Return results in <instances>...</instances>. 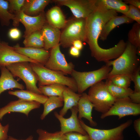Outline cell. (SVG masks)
Listing matches in <instances>:
<instances>
[{
	"label": "cell",
	"mask_w": 140,
	"mask_h": 140,
	"mask_svg": "<svg viewBox=\"0 0 140 140\" xmlns=\"http://www.w3.org/2000/svg\"><path fill=\"white\" fill-rule=\"evenodd\" d=\"M131 101L135 103L140 104V92H134L129 96Z\"/></svg>",
	"instance_id": "ab89813d"
},
{
	"label": "cell",
	"mask_w": 140,
	"mask_h": 140,
	"mask_svg": "<svg viewBox=\"0 0 140 140\" xmlns=\"http://www.w3.org/2000/svg\"><path fill=\"white\" fill-rule=\"evenodd\" d=\"M41 30L33 32L24 38L23 43L25 47L44 48V43Z\"/></svg>",
	"instance_id": "f1b7e54d"
},
{
	"label": "cell",
	"mask_w": 140,
	"mask_h": 140,
	"mask_svg": "<svg viewBox=\"0 0 140 140\" xmlns=\"http://www.w3.org/2000/svg\"><path fill=\"white\" fill-rule=\"evenodd\" d=\"M128 41L137 48L140 47V24H134L128 35Z\"/></svg>",
	"instance_id": "4dcf8cb0"
},
{
	"label": "cell",
	"mask_w": 140,
	"mask_h": 140,
	"mask_svg": "<svg viewBox=\"0 0 140 140\" xmlns=\"http://www.w3.org/2000/svg\"><path fill=\"white\" fill-rule=\"evenodd\" d=\"M67 140H90L87 134L83 135L76 132H70L64 134Z\"/></svg>",
	"instance_id": "d590c367"
},
{
	"label": "cell",
	"mask_w": 140,
	"mask_h": 140,
	"mask_svg": "<svg viewBox=\"0 0 140 140\" xmlns=\"http://www.w3.org/2000/svg\"><path fill=\"white\" fill-rule=\"evenodd\" d=\"M8 93L15 96L19 99L30 101H36L43 104L48 97L42 94H37L27 90H20L10 91Z\"/></svg>",
	"instance_id": "cb8c5ba5"
},
{
	"label": "cell",
	"mask_w": 140,
	"mask_h": 140,
	"mask_svg": "<svg viewBox=\"0 0 140 140\" xmlns=\"http://www.w3.org/2000/svg\"><path fill=\"white\" fill-rule=\"evenodd\" d=\"M134 21L124 15L113 17L105 24L102 27L99 37L100 39L103 41L106 40L110 32L118 25L124 23H131Z\"/></svg>",
	"instance_id": "44dd1931"
},
{
	"label": "cell",
	"mask_w": 140,
	"mask_h": 140,
	"mask_svg": "<svg viewBox=\"0 0 140 140\" xmlns=\"http://www.w3.org/2000/svg\"><path fill=\"white\" fill-rule=\"evenodd\" d=\"M86 18L74 17L67 21L61 33L59 44L64 48L72 46L74 41L79 40L85 41L86 40Z\"/></svg>",
	"instance_id": "5b68a950"
},
{
	"label": "cell",
	"mask_w": 140,
	"mask_h": 140,
	"mask_svg": "<svg viewBox=\"0 0 140 140\" xmlns=\"http://www.w3.org/2000/svg\"><path fill=\"white\" fill-rule=\"evenodd\" d=\"M126 43L124 51L119 57L105 62L106 65L112 66L108 79L119 75L131 76L140 67L137 48L128 41Z\"/></svg>",
	"instance_id": "7a4b0ae2"
},
{
	"label": "cell",
	"mask_w": 140,
	"mask_h": 140,
	"mask_svg": "<svg viewBox=\"0 0 140 140\" xmlns=\"http://www.w3.org/2000/svg\"><path fill=\"white\" fill-rule=\"evenodd\" d=\"M72 46L80 51L83 47L82 41L79 40H75L73 43Z\"/></svg>",
	"instance_id": "ee69618b"
},
{
	"label": "cell",
	"mask_w": 140,
	"mask_h": 140,
	"mask_svg": "<svg viewBox=\"0 0 140 140\" xmlns=\"http://www.w3.org/2000/svg\"><path fill=\"white\" fill-rule=\"evenodd\" d=\"M78 107L79 112L78 118L79 120L84 118L89 121L91 126L96 125L97 123L93 120L92 117V112L94 106L86 93L82 94L78 102Z\"/></svg>",
	"instance_id": "ac0fdd59"
},
{
	"label": "cell",
	"mask_w": 140,
	"mask_h": 140,
	"mask_svg": "<svg viewBox=\"0 0 140 140\" xmlns=\"http://www.w3.org/2000/svg\"><path fill=\"white\" fill-rule=\"evenodd\" d=\"M97 2L108 10H113L124 14L129 6L121 0H97Z\"/></svg>",
	"instance_id": "4316f807"
},
{
	"label": "cell",
	"mask_w": 140,
	"mask_h": 140,
	"mask_svg": "<svg viewBox=\"0 0 140 140\" xmlns=\"http://www.w3.org/2000/svg\"><path fill=\"white\" fill-rule=\"evenodd\" d=\"M87 95L95 109L102 114L107 112L116 100L108 92L105 82L102 81L90 87Z\"/></svg>",
	"instance_id": "8992f818"
},
{
	"label": "cell",
	"mask_w": 140,
	"mask_h": 140,
	"mask_svg": "<svg viewBox=\"0 0 140 140\" xmlns=\"http://www.w3.org/2000/svg\"><path fill=\"white\" fill-rule=\"evenodd\" d=\"M125 4H129L140 9V0H124L123 1Z\"/></svg>",
	"instance_id": "60d3db41"
},
{
	"label": "cell",
	"mask_w": 140,
	"mask_h": 140,
	"mask_svg": "<svg viewBox=\"0 0 140 140\" xmlns=\"http://www.w3.org/2000/svg\"><path fill=\"white\" fill-rule=\"evenodd\" d=\"M38 78L39 86L59 84L64 85L75 92L78 91L76 82L72 77L59 72L50 69L39 63L30 62Z\"/></svg>",
	"instance_id": "3957f363"
},
{
	"label": "cell",
	"mask_w": 140,
	"mask_h": 140,
	"mask_svg": "<svg viewBox=\"0 0 140 140\" xmlns=\"http://www.w3.org/2000/svg\"><path fill=\"white\" fill-rule=\"evenodd\" d=\"M46 17L48 23L59 29L63 28L67 22L60 8L57 6L49 10L46 14Z\"/></svg>",
	"instance_id": "7402d4cb"
},
{
	"label": "cell",
	"mask_w": 140,
	"mask_h": 140,
	"mask_svg": "<svg viewBox=\"0 0 140 140\" xmlns=\"http://www.w3.org/2000/svg\"><path fill=\"white\" fill-rule=\"evenodd\" d=\"M105 82L106 88L111 95L116 100L129 97L134 91L130 88H124L118 86L107 79Z\"/></svg>",
	"instance_id": "d4e9b609"
},
{
	"label": "cell",
	"mask_w": 140,
	"mask_h": 140,
	"mask_svg": "<svg viewBox=\"0 0 140 140\" xmlns=\"http://www.w3.org/2000/svg\"><path fill=\"white\" fill-rule=\"evenodd\" d=\"M14 77H18L25 84L27 90L34 93L42 94L37 86V76L30 63L23 62L13 63L6 67Z\"/></svg>",
	"instance_id": "52a82bcc"
},
{
	"label": "cell",
	"mask_w": 140,
	"mask_h": 140,
	"mask_svg": "<svg viewBox=\"0 0 140 140\" xmlns=\"http://www.w3.org/2000/svg\"><path fill=\"white\" fill-rule=\"evenodd\" d=\"M69 53L71 55L75 57H78L80 54V51L73 46L70 47Z\"/></svg>",
	"instance_id": "b9f144b4"
},
{
	"label": "cell",
	"mask_w": 140,
	"mask_h": 140,
	"mask_svg": "<svg viewBox=\"0 0 140 140\" xmlns=\"http://www.w3.org/2000/svg\"><path fill=\"white\" fill-rule=\"evenodd\" d=\"M13 47L16 52L44 66L47 62L50 57V51L44 48L23 47L20 46L18 44Z\"/></svg>",
	"instance_id": "2e32d148"
},
{
	"label": "cell",
	"mask_w": 140,
	"mask_h": 140,
	"mask_svg": "<svg viewBox=\"0 0 140 140\" xmlns=\"http://www.w3.org/2000/svg\"><path fill=\"white\" fill-rule=\"evenodd\" d=\"M1 74L0 77V95L5 91L13 88L23 90L24 86L14 78L10 72L5 67H0Z\"/></svg>",
	"instance_id": "d6986e66"
},
{
	"label": "cell",
	"mask_w": 140,
	"mask_h": 140,
	"mask_svg": "<svg viewBox=\"0 0 140 140\" xmlns=\"http://www.w3.org/2000/svg\"><path fill=\"white\" fill-rule=\"evenodd\" d=\"M9 4L7 0H0V21L3 26H8L10 20L15 19V15L9 11Z\"/></svg>",
	"instance_id": "f546056e"
},
{
	"label": "cell",
	"mask_w": 140,
	"mask_h": 140,
	"mask_svg": "<svg viewBox=\"0 0 140 140\" xmlns=\"http://www.w3.org/2000/svg\"><path fill=\"white\" fill-rule=\"evenodd\" d=\"M95 10L86 18V40L91 56L99 62H106L119 57L125 49L123 44L119 41L114 46L108 49L101 47L98 40L102 27L111 18L117 15V12L108 10L96 1Z\"/></svg>",
	"instance_id": "6da1fadb"
},
{
	"label": "cell",
	"mask_w": 140,
	"mask_h": 140,
	"mask_svg": "<svg viewBox=\"0 0 140 140\" xmlns=\"http://www.w3.org/2000/svg\"><path fill=\"white\" fill-rule=\"evenodd\" d=\"M51 2L50 0H25L21 11L27 15L36 16L44 12L45 7Z\"/></svg>",
	"instance_id": "ffe728a7"
},
{
	"label": "cell",
	"mask_w": 140,
	"mask_h": 140,
	"mask_svg": "<svg viewBox=\"0 0 140 140\" xmlns=\"http://www.w3.org/2000/svg\"><path fill=\"white\" fill-rule=\"evenodd\" d=\"M41 104L36 101H30L19 99L10 102L6 105L0 108V120L7 113L17 112L23 113L28 116L32 110L39 108Z\"/></svg>",
	"instance_id": "9a60e30c"
},
{
	"label": "cell",
	"mask_w": 140,
	"mask_h": 140,
	"mask_svg": "<svg viewBox=\"0 0 140 140\" xmlns=\"http://www.w3.org/2000/svg\"><path fill=\"white\" fill-rule=\"evenodd\" d=\"M64 104L63 97L58 96H51L43 104L44 109L40 118L44 120L50 112L54 109L62 107Z\"/></svg>",
	"instance_id": "484cf974"
},
{
	"label": "cell",
	"mask_w": 140,
	"mask_h": 140,
	"mask_svg": "<svg viewBox=\"0 0 140 140\" xmlns=\"http://www.w3.org/2000/svg\"><path fill=\"white\" fill-rule=\"evenodd\" d=\"M140 70L139 67L131 76L132 81L134 83L135 92H140Z\"/></svg>",
	"instance_id": "8d00e7d4"
},
{
	"label": "cell",
	"mask_w": 140,
	"mask_h": 140,
	"mask_svg": "<svg viewBox=\"0 0 140 140\" xmlns=\"http://www.w3.org/2000/svg\"><path fill=\"white\" fill-rule=\"evenodd\" d=\"M140 114V104L133 103L129 97L116 99L114 103L106 113L102 114L101 119L116 115L120 119L129 115L136 116Z\"/></svg>",
	"instance_id": "9c48e42d"
},
{
	"label": "cell",
	"mask_w": 140,
	"mask_h": 140,
	"mask_svg": "<svg viewBox=\"0 0 140 140\" xmlns=\"http://www.w3.org/2000/svg\"><path fill=\"white\" fill-rule=\"evenodd\" d=\"M36 132L38 135V140H67L64 134L60 131L51 133L39 129Z\"/></svg>",
	"instance_id": "1f68e13d"
},
{
	"label": "cell",
	"mask_w": 140,
	"mask_h": 140,
	"mask_svg": "<svg viewBox=\"0 0 140 140\" xmlns=\"http://www.w3.org/2000/svg\"><path fill=\"white\" fill-rule=\"evenodd\" d=\"M134 129L138 135L140 136V118L135 120L134 122Z\"/></svg>",
	"instance_id": "7bdbcfd3"
},
{
	"label": "cell",
	"mask_w": 140,
	"mask_h": 140,
	"mask_svg": "<svg viewBox=\"0 0 140 140\" xmlns=\"http://www.w3.org/2000/svg\"><path fill=\"white\" fill-rule=\"evenodd\" d=\"M128 6V11L123 15L140 24V9L130 5Z\"/></svg>",
	"instance_id": "e575fe53"
},
{
	"label": "cell",
	"mask_w": 140,
	"mask_h": 140,
	"mask_svg": "<svg viewBox=\"0 0 140 140\" xmlns=\"http://www.w3.org/2000/svg\"><path fill=\"white\" fill-rule=\"evenodd\" d=\"M111 69V66L106 64L98 69L91 71L81 72L74 69L71 75L76 82L77 92L82 94L89 87L107 79Z\"/></svg>",
	"instance_id": "277c9868"
},
{
	"label": "cell",
	"mask_w": 140,
	"mask_h": 140,
	"mask_svg": "<svg viewBox=\"0 0 140 140\" xmlns=\"http://www.w3.org/2000/svg\"><path fill=\"white\" fill-rule=\"evenodd\" d=\"M97 0H53L52 2L66 6L71 10L74 17L86 18L96 9Z\"/></svg>",
	"instance_id": "30bf717a"
},
{
	"label": "cell",
	"mask_w": 140,
	"mask_h": 140,
	"mask_svg": "<svg viewBox=\"0 0 140 140\" xmlns=\"http://www.w3.org/2000/svg\"><path fill=\"white\" fill-rule=\"evenodd\" d=\"M41 30L44 43V49L48 50L59 43L61 33L59 29L46 22Z\"/></svg>",
	"instance_id": "e0dca14e"
},
{
	"label": "cell",
	"mask_w": 140,
	"mask_h": 140,
	"mask_svg": "<svg viewBox=\"0 0 140 140\" xmlns=\"http://www.w3.org/2000/svg\"><path fill=\"white\" fill-rule=\"evenodd\" d=\"M66 86L60 84H53L48 85L39 86L41 94L46 96H58L62 97V93Z\"/></svg>",
	"instance_id": "83f0119b"
},
{
	"label": "cell",
	"mask_w": 140,
	"mask_h": 140,
	"mask_svg": "<svg viewBox=\"0 0 140 140\" xmlns=\"http://www.w3.org/2000/svg\"><path fill=\"white\" fill-rule=\"evenodd\" d=\"M81 94L76 93L69 88L66 86L62 93L63 107L60 111L59 114L64 116L68 110L71 109L74 107L78 106Z\"/></svg>",
	"instance_id": "603a6c76"
},
{
	"label": "cell",
	"mask_w": 140,
	"mask_h": 140,
	"mask_svg": "<svg viewBox=\"0 0 140 140\" xmlns=\"http://www.w3.org/2000/svg\"><path fill=\"white\" fill-rule=\"evenodd\" d=\"M70 110L71 115L68 118L64 117L56 111L54 113L55 117L60 122L61 132L63 134L70 132H77L83 135L87 134L81 126L78 118V106L74 107Z\"/></svg>",
	"instance_id": "5bb4252c"
},
{
	"label": "cell",
	"mask_w": 140,
	"mask_h": 140,
	"mask_svg": "<svg viewBox=\"0 0 140 140\" xmlns=\"http://www.w3.org/2000/svg\"><path fill=\"white\" fill-rule=\"evenodd\" d=\"M1 41L0 38V45L1 44Z\"/></svg>",
	"instance_id": "bcb514c9"
},
{
	"label": "cell",
	"mask_w": 140,
	"mask_h": 140,
	"mask_svg": "<svg viewBox=\"0 0 140 140\" xmlns=\"http://www.w3.org/2000/svg\"><path fill=\"white\" fill-rule=\"evenodd\" d=\"M23 62L38 63L16 52L14 47L9 45L8 43L1 41L0 47V67H6L11 64Z\"/></svg>",
	"instance_id": "4fadbf2b"
},
{
	"label": "cell",
	"mask_w": 140,
	"mask_h": 140,
	"mask_svg": "<svg viewBox=\"0 0 140 140\" xmlns=\"http://www.w3.org/2000/svg\"><path fill=\"white\" fill-rule=\"evenodd\" d=\"M8 36L11 39L15 40L19 39L21 36L20 30L17 28H12L9 30Z\"/></svg>",
	"instance_id": "74e56055"
},
{
	"label": "cell",
	"mask_w": 140,
	"mask_h": 140,
	"mask_svg": "<svg viewBox=\"0 0 140 140\" xmlns=\"http://www.w3.org/2000/svg\"><path fill=\"white\" fill-rule=\"evenodd\" d=\"M79 121L82 127L88 135L90 140H123V131L132 123V120H130L115 128L103 130L90 127L82 120Z\"/></svg>",
	"instance_id": "ba28073f"
},
{
	"label": "cell",
	"mask_w": 140,
	"mask_h": 140,
	"mask_svg": "<svg viewBox=\"0 0 140 140\" xmlns=\"http://www.w3.org/2000/svg\"><path fill=\"white\" fill-rule=\"evenodd\" d=\"M9 127L8 124L5 126L0 124V140H7Z\"/></svg>",
	"instance_id": "f35d334b"
},
{
	"label": "cell",
	"mask_w": 140,
	"mask_h": 140,
	"mask_svg": "<svg viewBox=\"0 0 140 140\" xmlns=\"http://www.w3.org/2000/svg\"><path fill=\"white\" fill-rule=\"evenodd\" d=\"M60 46L59 43L51 49L49 59L44 66L65 75H71L74 69V65L72 62H67L64 55L61 51Z\"/></svg>",
	"instance_id": "7c38bea8"
},
{
	"label": "cell",
	"mask_w": 140,
	"mask_h": 140,
	"mask_svg": "<svg viewBox=\"0 0 140 140\" xmlns=\"http://www.w3.org/2000/svg\"><path fill=\"white\" fill-rule=\"evenodd\" d=\"M9 11L11 13L15 15L21 11L25 0H8Z\"/></svg>",
	"instance_id": "836d02e7"
},
{
	"label": "cell",
	"mask_w": 140,
	"mask_h": 140,
	"mask_svg": "<svg viewBox=\"0 0 140 140\" xmlns=\"http://www.w3.org/2000/svg\"><path fill=\"white\" fill-rule=\"evenodd\" d=\"M108 79L115 85L124 88H129L132 81L131 76L127 75H117Z\"/></svg>",
	"instance_id": "d6a6232c"
},
{
	"label": "cell",
	"mask_w": 140,
	"mask_h": 140,
	"mask_svg": "<svg viewBox=\"0 0 140 140\" xmlns=\"http://www.w3.org/2000/svg\"><path fill=\"white\" fill-rule=\"evenodd\" d=\"M15 15L13 25L15 27L18 26L19 22L23 25L25 29L23 36L24 38L33 32L41 30L47 22L46 14L44 11L38 16H31L25 14L21 11Z\"/></svg>",
	"instance_id": "8fae6325"
},
{
	"label": "cell",
	"mask_w": 140,
	"mask_h": 140,
	"mask_svg": "<svg viewBox=\"0 0 140 140\" xmlns=\"http://www.w3.org/2000/svg\"><path fill=\"white\" fill-rule=\"evenodd\" d=\"M7 140H33V136L31 135L25 139H18L11 136H8Z\"/></svg>",
	"instance_id": "f6af8a7d"
}]
</instances>
